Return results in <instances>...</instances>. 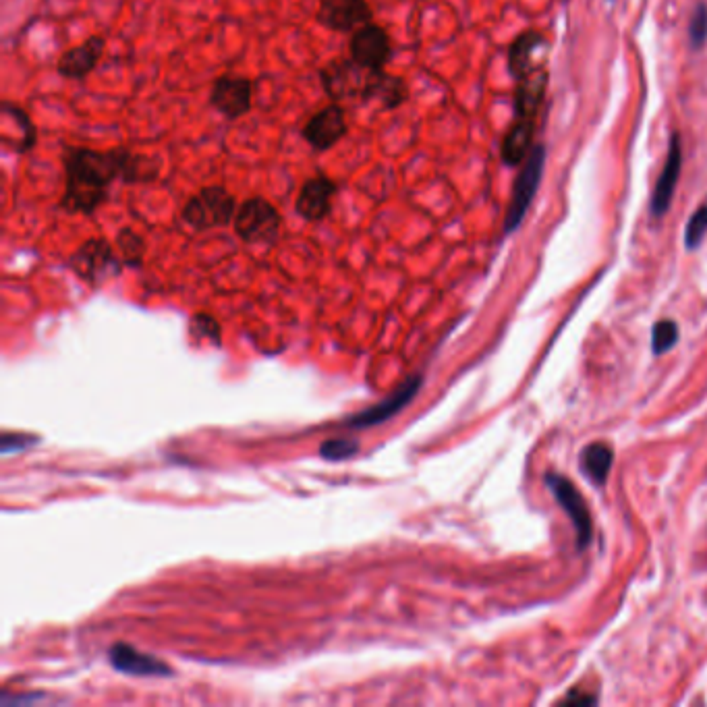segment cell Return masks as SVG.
Returning <instances> with one entry per match:
<instances>
[{"mask_svg":"<svg viewBox=\"0 0 707 707\" xmlns=\"http://www.w3.org/2000/svg\"><path fill=\"white\" fill-rule=\"evenodd\" d=\"M104 50L106 40L102 36H90L59 56V61H56V73L71 81L86 79L98 67Z\"/></svg>","mask_w":707,"mask_h":707,"instance_id":"13","label":"cell"},{"mask_svg":"<svg viewBox=\"0 0 707 707\" xmlns=\"http://www.w3.org/2000/svg\"><path fill=\"white\" fill-rule=\"evenodd\" d=\"M359 446L351 440H326L320 448V455L328 461H343L357 455Z\"/></svg>","mask_w":707,"mask_h":707,"instance_id":"27","label":"cell"},{"mask_svg":"<svg viewBox=\"0 0 707 707\" xmlns=\"http://www.w3.org/2000/svg\"><path fill=\"white\" fill-rule=\"evenodd\" d=\"M316 19L330 32L353 34L357 27L374 21V11L367 0H320Z\"/></svg>","mask_w":707,"mask_h":707,"instance_id":"9","label":"cell"},{"mask_svg":"<svg viewBox=\"0 0 707 707\" xmlns=\"http://www.w3.org/2000/svg\"><path fill=\"white\" fill-rule=\"evenodd\" d=\"M235 233L241 241L264 245L274 243L280 237L282 229V216L274 204H270L266 197H249L241 202L233 220Z\"/></svg>","mask_w":707,"mask_h":707,"instance_id":"4","label":"cell"},{"mask_svg":"<svg viewBox=\"0 0 707 707\" xmlns=\"http://www.w3.org/2000/svg\"><path fill=\"white\" fill-rule=\"evenodd\" d=\"M351 59L370 71H386L394 56L392 40L388 32L378 23H365L351 34L349 40Z\"/></svg>","mask_w":707,"mask_h":707,"instance_id":"7","label":"cell"},{"mask_svg":"<svg viewBox=\"0 0 707 707\" xmlns=\"http://www.w3.org/2000/svg\"><path fill=\"white\" fill-rule=\"evenodd\" d=\"M117 251L106 239H90L83 243L71 258V268L90 282H98L119 270Z\"/></svg>","mask_w":707,"mask_h":707,"instance_id":"11","label":"cell"},{"mask_svg":"<svg viewBox=\"0 0 707 707\" xmlns=\"http://www.w3.org/2000/svg\"><path fill=\"white\" fill-rule=\"evenodd\" d=\"M347 131H349V123H347L345 106L330 102L303 125L301 135L311 150L322 154L341 144Z\"/></svg>","mask_w":707,"mask_h":707,"instance_id":"8","label":"cell"},{"mask_svg":"<svg viewBox=\"0 0 707 707\" xmlns=\"http://www.w3.org/2000/svg\"><path fill=\"white\" fill-rule=\"evenodd\" d=\"M237 197L222 185H206L191 195L183 206V220L195 231H208L216 226H229L237 214Z\"/></svg>","mask_w":707,"mask_h":707,"instance_id":"2","label":"cell"},{"mask_svg":"<svg viewBox=\"0 0 707 707\" xmlns=\"http://www.w3.org/2000/svg\"><path fill=\"white\" fill-rule=\"evenodd\" d=\"M117 249H119L125 264H139L141 258H144L146 241L133 229H121L117 233Z\"/></svg>","mask_w":707,"mask_h":707,"instance_id":"23","label":"cell"},{"mask_svg":"<svg viewBox=\"0 0 707 707\" xmlns=\"http://www.w3.org/2000/svg\"><path fill=\"white\" fill-rule=\"evenodd\" d=\"M3 112H5V115H11L13 121L21 127L23 144H21L19 154H25V152L34 150L36 144H38V129H36L34 121L30 119V115H27V112H25L21 106H17V104H13V102H3Z\"/></svg>","mask_w":707,"mask_h":707,"instance_id":"22","label":"cell"},{"mask_svg":"<svg viewBox=\"0 0 707 707\" xmlns=\"http://www.w3.org/2000/svg\"><path fill=\"white\" fill-rule=\"evenodd\" d=\"M612 461H614V452L604 442H593V444L585 446L581 450V457H579L581 471L596 486L606 484V479H608L610 469H612Z\"/></svg>","mask_w":707,"mask_h":707,"instance_id":"19","label":"cell"},{"mask_svg":"<svg viewBox=\"0 0 707 707\" xmlns=\"http://www.w3.org/2000/svg\"><path fill=\"white\" fill-rule=\"evenodd\" d=\"M374 73L376 71L357 65L351 56H336L320 69V81L330 102L365 104Z\"/></svg>","mask_w":707,"mask_h":707,"instance_id":"3","label":"cell"},{"mask_svg":"<svg viewBox=\"0 0 707 707\" xmlns=\"http://www.w3.org/2000/svg\"><path fill=\"white\" fill-rule=\"evenodd\" d=\"M419 386H421V378L419 376L409 378L401 388L394 390L392 397H388L386 401H382V403H378V405H374L370 409H365V411L349 417L347 426L353 428V430H361V428H372V426H376V423L390 419L394 413H399L407 403L413 401Z\"/></svg>","mask_w":707,"mask_h":707,"instance_id":"15","label":"cell"},{"mask_svg":"<svg viewBox=\"0 0 707 707\" xmlns=\"http://www.w3.org/2000/svg\"><path fill=\"white\" fill-rule=\"evenodd\" d=\"M407 98H409V86L403 77L392 75L388 71H376L370 83V90H367L365 104L378 102L382 110H394L403 106Z\"/></svg>","mask_w":707,"mask_h":707,"instance_id":"16","label":"cell"},{"mask_svg":"<svg viewBox=\"0 0 707 707\" xmlns=\"http://www.w3.org/2000/svg\"><path fill=\"white\" fill-rule=\"evenodd\" d=\"M256 83L249 77L226 73L214 79L210 90V104L226 121H239L253 108Z\"/></svg>","mask_w":707,"mask_h":707,"instance_id":"6","label":"cell"},{"mask_svg":"<svg viewBox=\"0 0 707 707\" xmlns=\"http://www.w3.org/2000/svg\"><path fill=\"white\" fill-rule=\"evenodd\" d=\"M546 484L552 490L554 498L558 500V504L564 508V513H567L575 525L577 531V544L579 548H587L591 544V535H593V527H591V517L587 511V504L583 500V496L579 494V490L569 482L567 477H562L558 473H550L546 477Z\"/></svg>","mask_w":707,"mask_h":707,"instance_id":"10","label":"cell"},{"mask_svg":"<svg viewBox=\"0 0 707 707\" xmlns=\"http://www.w3.org/2000/svg\"><path fill=\"white\" fill-rule=\"evenodd\" d=\"M681 168H683V141L678 137V133H672L668 141L666 162L656 181L652 204H649V212H652L654 218H662L670 210L678 179H681Z\"/></svg>","mask_w":707,"mask_h":707,"instance_id":"12","label":"cell"},{"mask_svg":"<svg viewBox=\"0 0 707 707\" xmlns=\"http://www.w3.org/2000/svg\"><path fill=\"white\" fill-rule=\"evenodd\" d=\"M65 189L59 206L69 214H94L117 181L125 185H150L162 173V158L127 148L92 150L67 146L63 152Z\"/></svg>","mask_w":707,"mask_h":707,"instance_id":"1","label":"cell"},{"mask_svg":"<svg viewBox=\"0 0 707 707\" xmlns=\"http://www.w3.org/2000/svg\"><path fill=\"white\" fill-rule=\"evenodd\" d=\"M336 191H338L336 181H332L326 175H316L307 179L301 185L295 200L297 214L307 222H322L332 210V200Z\"/></svg>","mask_w":707,"mask_h":707,"instance_id":"14","label":"cell"},{"mask_svg":"<svg viewBox=\"0 0 707 707\" xmlns=\"http://www.w3.org/2000/svg\"><path fill=\"white\" fill-rule=\"evenodd\" d=\"M707 235V204L699 206L695 214L689 218L687 229H685V245L687 249L695 251Z\"/></svg>","mask_w":707,"mask_h":707,"instance_id":"24","label":"cell"},{"mask_svg":"<svg viewBox=\"0 0 707 707\" xmlns=\"http://www.w3.org/2000/svg\"><path fill=\"white\" fill-rule=\"evenodd\" d=\"M678 341V326L672 320H662L654 326L652 332V351L656 355H664L670 351Z\"/></svg>","mask_w":707,"mask_h":707,"instance_id":"25","label":"cell"},{"mask_svg":"<svg viewBox=\"0 0 707 707\" xmlns=\"http://www.w3.org/2000/svg\"><path fill=\"white\" fill-rule=\"evenodd\" d=\"M544 42V38L540 34H535V32H527V34H521L511 50H508V69H511V75L515 79H525L531 75V63H533V52L537 50V46H540Z\"/></svg>","mask_w":707,"mask_h":707,"instance_id":"21","label":"cell"},{"mask_svg":"<svg viewBox=\"0 0 707 707\" xmlns=\"http://www.w3.org/2000/svg\"><path fill=\"white\" fill-rule=\"evenodd\" d=\"M544 166H546V148L537 146L525 158V164H523L521 173H519V177L515 181L511 204H508L506 218H504V233L506 235L515 233L521 226V222H523V218H525V214H527V210H529V206L533 202L537 189H540V183H542V177H544Z\"/></svg>","mask_w":707,"mask_h":707,"instance_id":"5","label":"cell"},{"mask_svg":"<svg viewBox=\"0 0 707 707\" xmlns=\"http://www.w3.org/2000/svg\"><path fill=\"white\" fill-rule=\"evenodd\" d=\"M535 119H517L502 139V162L508 166H519L529 156L533 139Z\"/></svg>","mask_w":707,"mask_h":707,"instance_id":"18","label":"cell"},{"mask_svg":"<svg viewBox=\"0 0 707 707\" xmlns=\"http://www.w3.org/2000/svg\"><path fill=\"white\" fill-rule=\"evenodd\" d=\"M546 81H548L546 73L529 75L521 79V86L517 88V96H515L517 119H535V112L540 108L546 92Z\"/></svg>","mask_w":707,"mask_h":707,"instance_id":"20","label":"cell"},{"mask_svg":"<svg viewBox=\"0 0 707 707\" xmlns=\"http://www.w3.org/2000/svg\"><path fill=\"white\" fill-rule=\"evenodd\" d=\"M689 42L693 50H701L707 44V5L699 3L693 11L689 25Z\"/></svg>","mask_w":707,"mask_h":707,"instance_id":"26","label":"cell"},{"mask_svg":"<svg viewBox=\"0 0 707 707\" xmlns=\"http://www.w3.org/2000/svg\"><path fill=\"white\" fill-rule=\"evenodd\" d=\"M110 662L117 670L135 674V676H168V666L162 664L160 660L139 654L137 649L129 645H115L110 649Z\"/></svg>","mask_w":707,"mask_h":707,"instance_id":"17","label":"cell"},{"mask_svg":"<svg viewBox=\"0 0 707 707\" xmlns=\"http://www.w3.org/2000/svg\"><path fill=\"white\" fill-rule=\"evenodd\" d=\"M32 442H34V438H30V436H5L3 438V452L19 450L23 446H30Z\"/></svg>","mask_w":707,"mask_h":707,"instance_id":"28","label":"cell"}]
</instances>
